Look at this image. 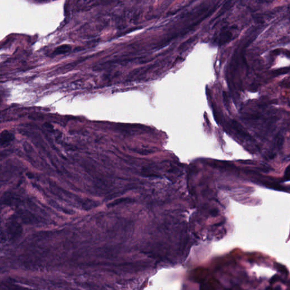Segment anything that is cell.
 Wrapping results in <instances>:
<instances>
[{
	"label": "cell",
	"instance_id": "6da1fadb",
	"mask_svg": "<svg viewBox=\"0 0 290 290\" xmlns=\"http://www.w3.org/2000/svg\"><path fill=\"white\" fill-rule=\"evenodd\" d=\"M14 140V135L8 130H4L1 133L0 142L2 146H5Z\"/></svg>",
	"mask_w": 290,
	"mask_h": 290
},
{
	"label": "cell",
	"instance_id": "8992f818",
	"mask_svg": "<svg viewBox=\"0 0 290 290\" xmlns=\"http://www.w3.org/2000/svg\"><path fill=\"white\" fill-rule=\"evenodd\" d=\"M285 55H286V56L288 58H290V51H287L286 53H285Z\"/></svg>",
	"mask_w": 290,
	"mask_h": 290
},
{
	"label": "cell",
	"instance_id": "7a4b0ae2",
	"mask_svg": "<svg viewBox=\"0 0 290 290\" xmlns=\"http://www.w3.org/2000/svg\"><path fill=\"white\" fill-rule=\"evenodd\" d=\"M70 50H71V47L69 45H62L58 47L55 50L53 54L56 55L65 54V53L69 52Z\"/></svg>",
	"mask_w": 290,
	"mask_h": 290
},
{
	"label": "cell",
	"instance_id": "5b68a950",
	"mask_svg": "<svg viewBox=\"0 0 290 290\" xmlns=\"http://www.w3.org/2000/svg\"><path fill=\"white\" fill-rule=\"evenodd\" d=\"M284 178L286 179L287 180H290V164L287 167L286 169L285 170Z\"/></svg>",
	"mask_w": 290,
	"mask_h": 290
},
{
	"label": "cell",
	"instance_id": "3957f363",
	"mask_svg": "<svg viewBox=\"0 0 290 290\" xmlns=\"http://www.w3.org/2000/svg\"><path fill=\"white\" fill-rule=\"evenodd\" d=\"M232 38V34L229 31H225L220 35V42L222 44L229 42Z\"/></svg>",
	"mask_w": 290,
	"mask_h": 290
},
{
	"label": "cell",
	"instance_id": "52a82bcc",
	"mask_svg": "<svg viewBox=\"0 0 290 290\" xmlns=\"http://www.w3.org/2000/svg\"><path fill=\"white\" fill-rule=\"evenodd\" d=\"M288 106H290V102L289 103H288Z\"/></svg>",
	"mask_w": 290,
	"mask_h": 290
},
{
	"label": "cell",
	"instance_id": "277c9868",
	"mask_svg": "<svg viewBox=\"0 0 290 290\" xmlns=\"http://www.w3.org/2000/svg\"><path fill=\"white\" fill-rule=\"evenodd\" d=\"M290 67H288V68H281V69H278V70H275V71H274L273 73L274 75H282V74H284L287 73L288 72L290 71Z\"/></svg>",
	"mask_w": 290,
	"mask_h": 290
}]
</instances>
